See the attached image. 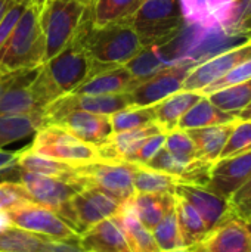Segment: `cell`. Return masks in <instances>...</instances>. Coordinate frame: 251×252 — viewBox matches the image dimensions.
Masks as SVG:
<instances>
[{
  "label": "cell",
  "mask_w": 251,
  "mask_h": 252,
  "mask_svg": "<svg viewBox=\"0 0 251 252\" xmlns=\"http://www.w3.org/2000/svg\"><path fill=\"white\" fill-rule=\"evenodd\" d=\"M75 40L93 61L92 75L107 68L127 65L143 47L138 32L130 24L93 27L90 18Z\"/></svg>",
  "instance_id": "obj_1"
},
{
  "label": "cell",
  "mask_w": 251,
  "mask_h": 252,
  "mask_svg": "<svg viewBox=\"0 0 251 252\" xmlns=\"http://www.w3.org/2000/svg\"><path fill=\"white\" fill-rule=\"evenodd\" d=\"M46 61V41L40 25V7L28 4L0 52V77L36 69Z\"/></svg>",
  "instance_id": "obj_2"
},
{
  "label": "cell",
  "mask_w": 251,
  "mask_h": 252,
  "mask_svg": "<svg viewBox=\"0 0 251 252\" xmlns=\"http://www.w3.org/2000/svg\"><path fill=\"white\" fill-rule=\"evenodd\" d=\"M186 24L180 0H143L130 21L143 46H167Z\"/></svg>",
  "instance_id": "obj_3"
},
{
  "label": "cell",
  "mask_w": 251,
  "mask_h": 252,
  "mask_svg": "<svg viewBox=\"0 0 251 252\" xmlns=\"http://www.w3.org/2000/svg\"><path fill=\"white\" fill-rule=\"evenodd\" d=\"M87 19V4L70 0H47L40 7V25L46 41V61L67 49L78 37Z\"/></svg>",
  "instance_id": "obj_4"
},
{
  "label": "cell",
  "mask_w": 251,
  "mask_h": 252,
  "mask_svg": "<svg viewBox=\"0 0 251 252\" xmlns=\"http://www.w3.org/2000/svg\"><path fill=\"white\" fill-rule=\"evenodd\" d=\"M135 171L136 164L130 162H93L81 167H74L65 182L75 186L78 190L98 189L108 196L123 204L135 196Z\"/></svg>",
  "instance_id": "obj_5"
},
{
  "label": "cell",
  "mask_w": 251,
  "mask_h": 252,
  "mask_svg": "<svg viewBox=\"0 0 251 252\" xmlns=\"http://www.w3.org/2000/svg\"><path fill=\"white\" fill-rule=\"evenodd\" d=\"M28 148L33 152L68 164L71 167L102 162L95 145L77 139L58 126L41 127L34 134V140Z\"/></svg>",
  "instance_id": "obj_6"
},
{
  "label": "cell",
  "mask_w": 251,
  "mask_h": 252,
  "mask_svg": "<svg viewBox=\"0 0 251 252\" xmlns=\"http://www.w3.org/2000/svg\"><path fill=\"white\" fill-rule=\"evenodd\" d=\"M41 68L61 96H65L75 92L92 75L93 61L83 46L74 40L67 49L46 61Z\"/></svg>",
  "instance_id": "obj_7"
},
{
  "label": "cell",
  "mask_w": 251,
  "mask_h": 252,
  "mask_svg": "<svg viewBox=\"0 0 251 252\" xmlns=\"http://www.w3.org/2000/svg\"><path fill=\"white\" fill-rule=\"evenodd\" d=\"M198 61L195 58H182L164 66L149 78L138 83L127 94L132 106H154L166 97L183 89L185 78Z\"/></svg>",
  "instance_id": "obj_8"
},
{
  "label": "cell",
  "mask_w": 251,
  "mask_h": 252,
  "mask_svg": "<svg viewBox=\"0 0 251 252\" xmlns=\"http://www.w3.org/2000/svg\"><path fill=\"white\" fill-rule=\"evenodd\" d=\"M6 213L16 229L55 241L80 242L81 236L71 226H68L56 213L37 202H27Z\"/></svg>",
  "instance_id": "obj_9"
},
{
  "label": "cell",
  "mask_w": 251,
  "mask_h": 252,
  "mask_svg": "<svg viewBox=\"0 0 251 252\" xmlns=\"http://www.w3.org/2000/svg\"><path fill=\"white\" fill-rule=\"evenodd\" d=\"M249 59H251V38L217 55L198 61L185 78L182 90L203 93L207 87Z\"/></svg>",
  "instance_id": "obj_10"
},
{
  "label": "cell",
  "mask_w": 251,
  "mask_h": 252,
  "mask_svg": "<svg viewBox=\"0 0 251 252\" xmlns=\"http://www.w3.org/2000/svg\"><path fill=\"white\" fill-rule=\"evenodd\" d=\"M19 183L31 195L33 201L56 213L68 226L72 227L71 198L78 192L75 186L59 177H47L19 170Z\"/></svg>",
  "instance_id": "obj_11"
},
{
  "label": "cell",
  "mask_w": 251,
  "mask_h": 252,
  "mask_svg": "<svg viewBox=\"0 0 251 252\" xmlns=\"http://www.w3.org/2000/svg\"><path fill=\"white\" fill-rule=\"evenodd\" d=\"M120 205L121 204H118L114 198L98 189L89 188L78 190L70 202L72 229L81 236L98 223L112 219L118 213Z\"/></svg>",
  "instance_id": "obj_12"
},
{
  "label": "cell",
  "mask_w": 251,
  "mask_h": 252,
  "mask_svg": "<svg viewBox=\"0 0 251 252\" xmlns=\"http://www.w3.org/2000/svg\"><path fill=\"white\" fill-rule=\"evenodd\" d=\"M40 66L36 69H24L0 77V115H22L44 112L38 108L31 83Z\"/></svg>",
  "instance_id": "obj_13"
},
{
  "label": "cell",
  "mask_w": 251,
  "mask_h": 252,
  "mask_svg": "<svg viewBox=\"0 0 251 252\" xmlns=\"http://www.w3.org/2000/svg\"><path fill=\"white\" fill-rule=\"evenodd\" d=\"M195 248L203 252H251V223L231 211Z\"/></svg>",
  "instance_id": "obj_14"
},
{
  "label": "cell",
  "mask_w": 251,
  "mask_h": 252,
  "mask_svg": "<svg viewBox=\"0 0 251 252\" xmlns=\"http://www.w3.org/2000/svg\"><path fill=\"white\" fill-rule=\"evenodd\" d=\"M250 177L251 151H249L232 158L217 159L210 168L206 189L229 201L231 196L243 188Z\"/></svg>",
  "instance_id": "obj_15"
},
{
  "label": "cell",
  "mask_w": 251,
  "mask_h": 252,
  "mask_svg": "<svg viewBox=\"0 0 251 252\" xmlns=\"http://www.w3.org/2000/svg\"><path fill=\"white\" fill-rule=\"evenodd\" d=\"M49 126H58L77 139L95 146L104 143L112 134L109 115L92 114L80 109L65 112Z\"/></svg>",
  "instance_id": "obj_16"
},
{
  "label": "cell",
  "mask_w": 251,
  "mask_h": 252,
  "mask_svg": "<svg viewBox=\"0 0 251 252\" xmlns=\"http://www.w3.org/2000/svg\"><path fill=\"white\" fill-rule=\"evenodd\" d=\"M160 133H164L160 128V126L157 123H151L129 131L112 133L104 143L98 145L96 149L99 152L102 162H108V164L130 162V158L142 145V142Z\"/></svg>",
  "instance_id": "obj_17"
},
{
  "label": "cell",
  "mask_w": 251,
  "mask_h": 252,
  "mask_svg": "<svg viewBox=\"0 0 251 252\" xmlns=\"http://www.w3.org/2000/svg\"><path fill=\"white\" fill-rule=\"evenodd\" d=\"M175 195L183 198L203 219L207 230L215 229L229 213V201L210 192L206 188L194 186V185H182L176 186Z\"/></svg>",
  "instance_id": "obj_18"
},
{
  "label": "cell",
  "mask_w": 251,
  "mask_h": 252,
  "mask_svg": "<svg viewBox=\"0 0 251 252\" xmlns=\"http://www.w3.org/2000/svg\"><path fill=\"white\" fill-rule=\"evenodd\" d=\"M138 80L126 66H114L95 72L87 78L74 94H90V96H105V94H121L129 93L138 86Z\"/></svg>",
  "instance_id": "obj_19"
},
{
  "label": "cell",
  "mask_w": 251,
  "mask_h": 252,
  "mask_svg": "<svg viewBox=\"0 0 251 252\" xmlns=\"http://www.w3.org/2000/svg\"><path fill=\"white\" fill-rule=\"evenodd\" d=\"M133 198L120 205V210L112 220L123 232L130 252H161L154 241L152 232L146 230L139 221Z\"/></svg>",
  "instance_id": "obj_20"
},
{
  "label": "cell",
  "mask_w": 251,
  "mask_h": 252,
  "mask_svg": "<svg viewBox=\"0 0 251 252\" xmlns=\"http://www.w3.org/2000/svg\"><path fill=\"white\" fill-rule=\"evenodd\" d=\"M237 121L220 124V126L188 130V134L195 145L198 159L215 164L220 158V154L223 152Z\"/></svg>",
  "instance_id": "obj_21"
},
{
  "label": "cell",
  "mask_w": 251,
  "mask_h": 252,
  "mask_svg": "<svg viewBox=\"0 0 251 252\" xmlns=\"http://www.w3.org/2000/svg\"><path fill=\"white\" fill-rule=\"evenodd\" d=\"M80 244L89 252H130L123 232L112 219L104 220L84 232Z\"/></svg>",
  "instance_id": "obj_22"
},
{
  "label": "cell",
  "mask_w": 251,
  "mask_h": 252,
  "mask_svg": "<svg viewBox=\"0 0 251 252\" xmlns=\"http://www.w3.org/2000/svg\"><path fill=\"white\" fill-rule=\"evenodd\" d=\"M203 97L201 93L197 92H188L180 90L164 100L158 102L152 106L155 123L160 126V128L167 134L169 131L178 128V124L180 118Z\"/></svg>",
  "instance_id": "obj_23"
},
{
  "label": "cell",
  "mask_w": 251,
  "mask_h": 252,
  "mask_svg": "<svg viewBox=\"0 0 251 252\" xmlns=\"http://www.w3.org/2000/svg\"><path fill=\"white\" fill-rule=\"evenodd\" d=\"M143 0H92L89 18L93 27L130 24Z\"/></svg>",
  "instance_id": "obj_24"
},
{
  "label": "cell",
  "mask_w": 251,
  "mask_h": 252,
  "mask_svg": "<svg viewBox=\"0 0 251 252\" xmlns=\"http://www.w3.org/2000/svg\"><path fill=\"white\" fill-rule=\"evenodd\" d=\"M135 208L142 226L154 232L164 216L175 207V195L170 193H135Z\"/></svg>",
  "instance_id": "obj_25"
},
{
  "label": "cell",
  "mask_w": 251,
  "mask_h": 252,
  "mask_svg": "<svg viewBox=\"0 0 251 252\" xmlns=\"http://www.w3.org/2000/svg\"><path fill=\"white\" fill-rule=\"evenodd\" d=\"M238 118L235 115L226 114L216 108L207 96H203L179 121L178 128L180 130H195V128H204V127H212V126H220V124H228L234 123Z\"/></svg>",
  "instance_id": "obj_26"
},
{
  "label": "cell",
  "mask_w": 251,
  "mask_h": 252,
  "mask_svg": "<svg viewBox=\"0 0 251 252\" xmlns=\"http://www.w3.org/2000/svg\"><path fill=\"white\" fill-rule=\"evenodd\" d=\"M41 127H44V112L0 115V149L9 143L36 134Z\"/></svg>",
  "instance_id": "obj_27"
},
{
  "label": "cell",
  "mask_w": 251,
  "mask_h": 252,
  "mask_svg": "<svg viewBox=\"0 0 251 252\" xmlns=\"http://www.w3.org/2000/svg\"><path fill=\"white\" fill-rule=\"evenodd\" d=\"M175 210L183 247L188 250L198 247L209 233L203 219L183 198L178 195H175Z\"/></svg>",
  "instance_id": "obj_28"
},
{
  "label": "cell",
  "mask_w": 251,
  "mask_h": 252,
  "mask_svg": "<svg viewBox=\"0 0 251 252\" xmlns=\"http://www.w3.org/2000/svg\"><path fill=\"white\" fill-rule=\"evenodd\" d=\"M206 96L216 108L238 118L251 102V80L219 89Z\"/></svg>",
  "instance_id": "obj_29"
},
{
  "label": "cell",
  "mask_w": 251,
  "mask_h": 252,
  "mask_svg": "<svg viewBox=\"0 0 251 252\" xmlns=\"http://www.w3.org/2000/svg\"><path fill=\"white\" fill-rule=\"evenodd\" d=\"M225 34L251 38V0H237L223 12L217 25Z\"/></svg>",
  "instance_id": "obj_30"
},
{
  "label": "cell",
  "mask_w": 251,
  "mask_h": 252,
  "mask_svg": "<svg viewBox=\"0 0 251 252\" xmlns=\"http://www.w3.org/2000/svg\"><path fill=\"white\" fill-rule=\"evenodd\" d=\"M18 168L33 173V174L67 179L74 167L59 162V161H55V159L40 155L37 152H33L30 148H24V149H21V154L18 157Z\"/></svg>",
  "instance_id": "obj_31"
},
{
  "label": "cell",
  "mask_w": 251,
  "mask_h": 252,
  "mask_svg": "<svg viewBox=\"0 0 251 252\" xmlns=\"http://www.w3.org/2000/svg\"><path fill=\"white\" fill-rule=\"evenodd\" d=\"M179 180L170 174L157 171L148 165H136L135 192L136 193H170L175 195Z\"/></svg>",
  "instance_id": "obj_32"
},
{
  "label": "cell",
  "mask_w": 251,
  "mask_h": 252,
  "mask_svg": "<svg viewBox=\"0 0 251 252\" xmlns=\"http://www.w3.org/2000/svg\"><path fill=\"white\" fill-rule=\"evenodd\" d=\"M163 47L164 46H155V44L143 46L142 50L124 66L141 83L149 78L151 75H154L155 72H158L160 69H163L164 66L170 65V62H167L161 55Z\"/></svg>",
  "instance_id": "obj_33"
},
{
  "label": "cell",
  "mask_w": 251,
  "mask_h": 252,
  "mask_svg": "<svg viewBox=\"0 0 251 252\" xmlns=\"http://www.w3.org/2000/svg\"><path fill=\"white\" fill-rule=\"evenodd\" d=\"M49 238L21 229L0 232V252H44Z\"/></svg>",
  "instance_id": "obj_34"
},
{
  "label": "cell",
  "mask_w": 251,
  "mask_h": 252,
  "mask_svg": "<svg viewBox=\"0 0 251 252\" xmlns=\"http://www.w3.org/2000/svg\"><path fill=\"white\" fill-rule=\"evenodd\" d=\"M112 133L129 131L133 128L143 127L146 124L155 123L152 106H129L112 115H109Z\"/></svg>",
  "instance_id": "obj_35"
},
{
  "label": "cell",
  "mask_w": 251,
  "mask_h": 252,
  "mask_svg": "<svg viewBox=\"0 0 251 252\" xmlns=\"http://www.w3.org/2000/svg\"><path fill=\"white\" fill-rule=\"evenodd\" d=\"M154 241L161 252H169L178 248H185L179 226H178V219H176V210L175 207L164 216V219L158 223V226L152 232Z\"/></svg>",
  "instance_id": "obj_36"
},
{
  "label": "cell",
  "mask_w": 251,
  "mask_h": 252,
  "mask_svg": "<svg viewBox=\"0 0 251 252\" xmlns=\"http://www.w3.org/2000/svg\"><path fill=\"white\" fill-rule=\"evenodd\" d=\"M164 148H166L178 161H182V162H192V161L198 159L195 145H194L192 139L189 137L188 131H185V130L175 128V130L169 131V133L166 134Z\"/></svg>",
  "instance_id": "obj_37"
},
{
  "label": "cell",
  "mask_w": 251,
  "mask_h": 252,
  "mask_svg": "<svg viewBox=\"0 0 251 252\" xmlns=\"http://www.w3.org/2000/svg\"><path fill=\"white\" fill-rule=\"evenodd\" d=\"M249 151H251V120H238L219 159L232 158Z\"/></svg>",
  "instance_id": "obj_38"
},
{
  "label": "cell",
  "mask_w": 251,
  "mask_h": 252,
  "mask_svg": "<svg viewBox=\"0 0 251 252\" xmlns=\"http://www.w3.org/2000/svg\"><path fill=\"white\" fill-rule=\"evenodd\" d=\"M27 202L34 201L19 182H0V210L9 211Z\"/></svg>",
  "instance_id": "obj_39"
},
{
  "label": "cell",
  "mask_w": 251,
  "mask_h": 252,
  "mask_svg": "<svg viewBox=\"0 0 251 252\" xmlns=\"http://www.w3.org/2000/svg\"><path fill=\"white\" fill-rule=\"evenodd\" d=\"M164 143H166V133H160L148 137L133 154V157L130 158V164L146 165L158 154V151L164 148Z\"/></svg>",
  "instance_id": "obj_40"
},
{
  "label": "cell",
  "mask_w": 251,
  "mask_h": 252,
  "mask_svg": "<svg viewBox=\"0 0 251 252\" xmlns=\"http://www.w3.org/2000/svg\"><path fill=\"white\" fill-rule=\"evenodd\" d=\"M251 80V59L243 62L241 65H238L235 69H232L231 72H228L225 77H222L220 80H217L215 84H212L210 87H207L201 94L206 96L212 92H216L219 89L232 86V84H238V83H244V81H250Z\"/></svg>",
  "instance_id": "obj_41"
},
{
  "label": "cell",
  "mask_w": 251,
  "mask_h": 252,
  "mask_svg": "<svg viewBox=\"0 0 251 252\" xmlns=\"http://www.w3.org/2000/svg\"><path fill=\"white\" fill-rule=\"evenodd\" d=\"M229 207H231V211L247 220L250 223L251 220V177L247 180V183L240 188L229 199Z\"/></svg>",
  "instance_id": "obj_42"
},
{
  "label": "cell",
  "mask_w": 251,
  "mask_h": 252,
  "mask_svg": "<svg viewBox=\"0 0 251 252\" xmlns=\"http://www.w3.org/2000/svg\"><path fill=\"white\" fill-rule=\"evenodd\" d=\"M28 4H31V3L30 1H18L1 19V22H0V52L4 47V44L7 43L9 37L12 35L19 18L22 16V13Z\"/></svg>",
  "instance_id": "obj_43"
},
{
  "label": "cell",
  "mask_w": 251,
  "mask_h": 252,
  "mask_svg": "<svg viewBox=\"0 0 251 252\" xmlns=\"http://www.w3.org/2000/svg\"><path fill=\"white\" fill-rule=\"evenodd\" d=\"M188 22L198 24L206 28H212V22L207 12L206 0H180Z\"/></svg>",
  "instance_id": "obj_44"
},
{
  "label": "cell",
  "mask_w": 251,
  "mask_h": 252,
  "mask_svg": "<svg viewBox=\"0 0 251 252\" xmlns=\"http://www.w3.org/2000/svg\"><path fill=\"white\" fill-rule=\"evenodd\" d=\"M234 1H237V0H206L207 12H209V18H210L212 27H216L217 25V21L220 19V16L223 15V12Z\"/></svg>",
  "instance_id": "obj_45"
},
{
  "label": "cell",
  "mask_w": 251,
  "mask_h": 252,
  "mask_svg": "<svg viewBox=\"0 0 251 252\" xmlns=\"http://www.w3.org/2000/svg\"><path fill=\"white\" fill-rule=\"evenodd\" d=\"M19 151H1L0 149V173H13L18 168V157Z\"/></svg>",
  "instance_id": "obj_46"
},
{
  "label": "cell",
  "mask_w": 251,
  "mask_h": 252,
  "mask_svg": "<svg viewBox=\"0 0 251 252\" xmlns=\"http://www.w3.org/2000/svg\"><path fill=\"white\" fill-rule=\"evenodd\" d=\"M16 0H0V22L4 18V15L16 4Z\"/></svg>",
  "instance_id": "obj_47"
},
{
  "label": "cell",
  "mask_w": 251,
  "mask_h": 252,
  "mask_svg": "<svg viewBox=\"0 0 251 252\" xmlns=\"http://www.w3.org/2000/svg\"><path fill=\"white\" fill-rule=\"evenodd\" d=\"M7 229H13V224L9 220V216L6 211L0 210V232H4Z\"/></svg>",
  "instance_id": "obj_48"
},
{
  "label": "cell",
  "mask_w": 251,
  "mask_h": 252,
  "mask_svg": "<svg viewBox=\"0 0 251 252\" xmlns=\"http://www.w3.org/2000/svg\"><path fill=\"white\" fill-rule=\"evenodd\" d=\"M238 120H251V102L247 105V108L238 115Z\"/></svg>",
  "instance_id": "obj_49"
},
{
  "label": "cell",
  "mask_w": 251,
  "mask_h": 252,
  "mask_svg": "<svg viewBox=\"0 0 251 252\" xmlns=\"http://www.w3.org/2000/svg\"><path fill=\"white\" fill-rule=\"evenodd\" d=\"M30 1H31V4H36V6H38V7H43L44 3H46L47 0H30Z\"/></svg>",
  "instance_id": "obj_50"
},
{
  "label": "cell",
  "mask_w": 251,
  "mask_h": 252,
  "mask_svg": "<svg viewBox=\"0 0 251 252\" xmlns=\"http://www.w3.org/2000/svg\"><path fill=\"white\" fill-rule=\"evenodd\" d=\"M70 1H78V3L87 4V6H90V3H92V0H70Z\"/></svg>",
  "instance_id": "obj_51"
},
{
  "label": "cell",
  "mask_w": 251,
  "mask_h": 252,
  "mask_svg": "<svg viewBox=\"0 0 251 252\" xmlns=\"http://www.w3.org/2000/svg\"><path fill=\"white\" fill-rule=\"evenodd\" d=\"M169 252H191L188 248H178V250H173V251H169Z\"/></svg>",
  "instance_id": "obj_52"
},
{
  "label": "cell",
  "mask_w": 251,
  "mask_h": 252,
  "mask_svg": "<svg viewBox=\"0 0 251 252\" xmlns=\"http://www.w3.org/2000/svg\"><path fill=\"white\" fill-rule=\"evenodd\" d=\"M191 252H203V251H200V250H197V248H194V250H189Z\"/></svg>",
  "instance_id": "obj_53"
},
{
  "label": "cell",
  "mask_w": 251,
  "mask_h": 252,
  "mask_svg": "<svg viewBox=\"0 0 251 252\" xmlns=\"http://www.w3.org/2000/svg\"><path fill=\"white\" fill-rule=\"evenodd\" d=\"M16 1H30V0H16ZM31 3V1H30Z\"/></svg>",
  "instance_id": "obj_54"
},
{
  "label": "cell",
  "mask_w": 251,
  "mask_h": 252,
  "mask_svg": "<svg viewBox=\"0 0 251 252\" xmlns=\"http://www.w3.org/2000/svg\"><path fill=\"white\" fill-rule=\"evenodd\" d=\"M250 223H251V220H250Z\"/></svg>",
  "instance_id": "obj_55"
}]
</instances>
